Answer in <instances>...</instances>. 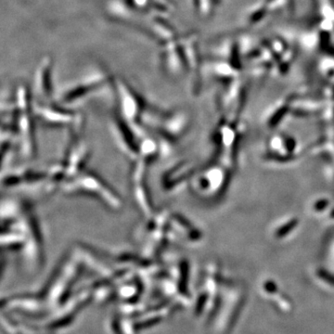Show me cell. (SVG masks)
Segmentation results:
<instances>
[{
  "label": "cell",
  "instance_id": "obj_1",
  "mask_svg": "<svg viewBox=\"0 0 334 334\" xmlns=\"http://www.w3.org/2000/svg\"><path fill=\"white\" fill-rule=\"evenodd\" d=\"M15 128L18 150L24 160H32L36 153L33 119L35 118L33 92L24 83L17 86L14 96Z\"/></svg>",
  "mask_w": 334,
  "mask_h": 334
},
{
  "label": "cell",
  "instance_id": "obj_2",
  "mask_svg": "<svg viewBox=\"0 0 334 334\" xmlns=\"http://www.w3.org/2000/svg\"><path fill=\"white\" fill-rule=\"evenodd\" d=\"M112 88L118 104L120 116L133 128L139 138L148 135L147 129L142 126L144 115L148 110L143 98L122 77H114Z\"/></svg>",
  "mask_w": 334,
  "mask_h": 334
},
{
  "label": "cell",
  "instance_id": "obj_3",
  "mask_svg": "<svg viewBox=\"0 0 334 334\" xmlns=\"http://www.w3.org/2000/svg\"><path fill=\"white\" fill-rule=\"evenodd\" d=\"M61 190L66 194L91 195L113 211H120L124 205L119 194L110 185L99 175L86 170L65 182Z\"/></svg>",
  "mask_w": 334,
  "mask_h": 334
},
{
  "label": "cell",
  "instance_id": "obj_4",
  "mask_svg": "<svg viewBox=\"0 0 334 334\" xmlns=\"http://www.w3.org/2000/svg\"><path fill=\"white\" fill-rule=\"evenodd\" d=\"M111 7H114L111 13L116 16L117 21L126 23L133 14L170 17L176 5L175 0H118Z\"/></svg>",
  "mask_w": 334,
  "mask_h": 334
},
{
  "label": "cell",
  "instance_id": "obj_5",
  "mask_svg": "<svg viewBox=\"0 0 334 334\" xmlns=\"http://www.w3.org/2000/svg\"><path fill=\"white\" fill-rule=\"evenodd\" d=\"M190 32L181 33L178 36L158 45L161 68L170 75L190 72L187 42Z\"/></svg>",
  "mask_w": 334,
  "mask_h": 334
},
{
  "label": "cell",
  "instance_id": "obj_6",
  "mask_svg": "<svg viewBox=\"0 0 334 334\" xmlns=\"http://www.w3.org/2000/svg\"><path fill=\"white\" fill-rule=\"evenodd\" d=\"M113 79V76L104 71L94 72L77 81L70 87L64 88L60 94L58 102L65 107L76 103L77 101L95 93L101 88H106L107 86H112Z\"/></svg>",
  "mask_w": 334,
  "mask_h": 334
},
{
  "label": "cell",
  "instance_id": "obj_7",
  "mask_svg": "<svg viewBox=\"0 0 334 334\" xmlns=\"http://www.w3.org/2000/svg\"><path fill=\"white\" fill-rule=\"evenodd\" d=\"M35 118L45 125L56 128H71L76 131L82 127V115L61 104L34 102Z\"/></svg>",
  "mask_w": 334,
  "mask_h": 334
},
{
  "label": "cell",
  "instance_id": "obj_8",
  "mask_svg": "<svg viewBox=\"0 0 334 334\" xmlns=\"http://www.w3.org/2000/svg\"><path fill=\"white\" fill-rule=\"evenodd\" d=\"M150 163V161L141 158L134 161L130 178L133 198L145 218L150 217L155 213L147 184V173Z\"/></svg>",
  "mask_w": 334,
  "mask_h": 334
},
{
  "label": "cell",
  "instance_id": "obj_9",
  "mask_svg": "<svg viewBox=\"0 0 334 334\" xmlns=\"http://www.w3.org/2000/svg\"><path fill=\"white\" fill-rule=\"evenodd\" d=\"M111 134L119 148L129 159L135 160L139 156L140 138L136 135L133 128L119 115H115L110 122Z\"/></svg>",
  "mask_w": 334,
  "mask_h": 334
},
{
  "label": "cell",
  "instance_id": "obj_10",
  "mask_svg": "<svg viewBox=\"0 0 334 334\" xmlns=\"http://www.w3.org/2000/svg\"><path fill=\"white\" fill-rule=\"evenodd\" d=\"M54 60L44 56L37 64L33 74V92L40 103H52L53 100Z\"/></svg>",
  "mask_w": 334,
  "mask_h": 334
},
{
  "label": "cell",
  "instance_id": "obj_11",
  "mask_svg": "<svg viewBox=\"0 0 334 334\" xmlns=\"http://www.w3.org/2000/svg\"><path fill=\"white\" fill-rule=\"evenodd\" d=\"M47 171L38 172L31 169H14L8 170L2 175V185L7 189L24 187L34 184L45 183Z\"/></svg>",
  "mask_w": 334,
  "mask_h": 334
},
{
  "label": "cell",
  "instance_id": "obj_12",
  "mask_svg": "<svg viewBox=\"0 0 334 334\" xmlns=\"http://www.w3.org/2000/svg\"><path fill=\"white\" fill-rule=\"evenodd\" d=\"M194 12L200 18L208 20L215 15L222 0H189Z\"/></svg>",
  "mask_w": 334,
  "mask_h": 334
},
{
  "label": "cell",
  "instance_id": "obj_13",
  "mask_svg": "<svg viewBox=\"0 0 334 334\" xmlns=\"http://www.w3.org/2000/svg\"><path fill=\"white\" fill-rule=\"evenodd\" d=\"M317 273H318V276L319 278L328 282L329 284L334 286V276L333 274L327 272L324 269H319Z\"/></svg>",
  "mask_w": 334,
  "mask_h": 334
},
{
  "label": "cell",
  "instance_id": "obj_14",
  "mask_svg": "<svg viewBox=\"0 0 334 334\" xmlns=\"http://www.w3.org/2000/svg\"><path fill=\"white\" fill-rule=\"evenodd\" d=\"M296 224H297V221H296V220H294V221H292V222L287 224L286 226L281 227V228L278 230L277 235L279 236V237H280V236L286 235L287 233H289V231H292V230L295 228V226H296Z\"/></svg>",
  "mask_w": 334,
  "mask_h": 334
},
{
  "label": "cell",
  "instance_id": "obj_15",
  "mask_svg": "<svg viewBox=\"0 0 334 334\" xmlns=\"http://www.w3.org/2000/svg\"><path fill=\"white\" fill-rule=\"evenodd\" d=\"M206 295H202L200 296L199 300H198V302H197V305H196V314L199 315L200 313H201V311H202L203 307H204V304L206 303Z\"/></svg>",
  "mask_w": 334,
  "mask_h": 334
},
{
  "label": "cell",
  "instance_id": "obj_16",
  "mask_svg": "<svg viewBox=\"0 0 334 334\" xmlns=\"http://www.w3.org/2000/svg\"><path fill=\"white\" fill-rule=\"evenodd\" d=\"M264 288H265L266 292H267L269 294H274V293L277 292V285L273 281H267L264 285Z\"/></svg>",
  "mask_w": 334,
  "mask_h": 334
}]
</instances>
